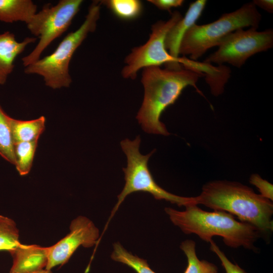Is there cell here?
I'll return each instance as SVG.
<instances>
[{
	"mask_svg": "<svg viewBox=\"0 0 273 273\" xmlns=\"http://www.w3.org/2000/svg\"><path fill=\"white\" fill-rule=\"evenodd\" d=\"M202 76L183 68L177 70L163 69L159 66L144 68L141 80L144 88V100L136 116L143 130L149 133L169 135L160 119L162 113L175 102L188 86H193L202 95L196 85Z\"/></svg>",
	"mask_w": 273,
	"mask_h": 273,
	"instance_id": "6da1fadb",
	"label": "cell"
},
{
	"mask_svg": "<svg viewBox=\"0 0 273 273\" xmlns=\"http://www.w3.org/2000/svg\"><path fill=\"white\" fill-rule=\"evenodd\" d=\"M196 198L197 205L236 215L240 221L256 227L262 235L273 230L272 201L240 183L220 180L208 182Z\"/></svg>",
	"mask_w": 273,
	"mask_h": 273,
	"instance_id": "7a4b0ae2",
	"label": "cell"
},
{
	"mask_svg": "<svg viewBox=\"0 0 273 273\" xmlns=\"http://www.w3.org/2000/svg\"><path fill=\"white\" fill-rule=\"evenodd\" d=\"M185 208L183 211L164 209L172 223L185 234H195L206 242H210L213 236H219L229 247H243L256 251L254 244L262 235L253 225L238 221L225 211H206L195 204Z\"/></svg>",
	"mask_w": 273,
	"mask_h": 273,
	"instance_id": "3957f363",
	"label": "cell"
},
{
	"mask_svg": "<svg viewBox=\"0 0 273 273\" xmlns=\"http://www.w3.org/2000/svg\"><path fill=\"white\" fill-rule=\"evenodd\" d=\"M100 1L93 2L80 26L68 33L52 54L25 67L24 72L41 76L45 84L53 89L68 87L72 82L70 62L88 34L95 31L100 15Z\"/></svg>",
	"mask_w": 273,
	"mask_h": 273,
	"instance_id": "277c9868",
	"label": "cell"
},
{
	"mask_svg": "<svg viewBox=\"0 0 273 273\" xmlns=\"http://www.w3.org/2000/svg\"><path fill=\"white\" fill-rule=\"evenodd\" d=\"M261 15L252 2L221 15L217 20L204 25H193L184 35L179 49L183 57L189 55L196 61L209 49L218 46L222 40L239 29L250 27L257 29Z\"/></svg>",
	"mask_w": 273,
	"mask_h": 273,
	"instance_id": "5b68a950",
	"label": "cell"
},
{
	"mask_svg": "<svg viewBox=\"0 0 273 273\" xmlns=\"http://www.w3.org/2000/svg\"><path fill=\"white\" fill-rule=\"evenodd\" d=\"M140 136L131 141L126 139L121 142L122 150L127 157V165L123 168L125 183L118 195V201L113 208L104 230L118 210L127 196L136 192H144L151 194L156 200H165L178 206L197 204L196 197H181L170 193L160 187L155 181L148 167V161L155 150L143 155L139 151Z\"/></svg>",
	"mask_w": 273,
	"mask_h": 273,
	"instance_id": "8992f818",
	"label": "cell"
},
{
	"mask_svg": "<svg viewBox=\"0 0 273 273\" xmlns=\"http://www.w3.org/2000/svg\"><path fill=\"white\" fill-rule=\"evenodd\" d=\"M82 3V0H61L55 6L44 7L34 15L27 27L39 37V41L33 51L22 59L25 67L39 59L49 46L67 30Z\"/></svg>",
	"mask_w": 273,
	"mask_h": 273,
	"instance_id": "52a82bcc",
	"label": "cell"
},
{
	"mask_svg": "<svg viewBox=\"0 0 273 273\" xmlns=\"http://www.w3.org/2000/svg\"><path fill=\"white\" fill-rule=\"evenodd\" d=\"M182 18L179 12L175 11L167 21H159L152 26L148 41L143 45L134 48L125 58V65L121 72L124 78L133 79L141 69L163 64L167 69L177 70L182 68L178 62L170 55L165 45L167 34Z\"/></svg>",
	"mask_w": 273,
	"mask_h": 273,
	"instance_id": "ba28073f",
	"label": "cell"
},
{
	"mask_svg": "<svg viewBox=\"0 0 273 273\" xmlns=\"http://www.w3.org/2000/svg\"><path fill=\"white\" fill-rule=\"evenodd\" d=\"M273 46V30L262 31L249 28L239 29L224 38L216 51L210 55L204 63L219 66L228 63L240 68L253 55L266 51Z\"/></svg>",
	"mask_w": 273,
	"mask_h": 273,
	"instance_id": "9c48e42d",
	"label": "cell"
},
{
	"mask_svg": "<svg viewBox=\"0 0 273 273\" xmlns=\"http://www.w3.org/2000/svg\"><path fill=\"white\" fill-rule=\"evenodd\" d=\"M70 232L55 245L48 247V260L46 269L66 263L77 249L97 246L99 230L89 218L79 216L70 225Z\"/></svg>",
	"mask_w": 273,
	"mask_h": 273,
	"instance_id": "30bf717a",
	"label": "cell"
},
{
	"mask_svg": "<svg viewBox=\"0 0 273 273\" xmlns=\"http://www.w3.org/2000/svg\"><path fill=\"white\" fill-rule=\"evenodd\" d=\"M13 264L10 273H35L46 269L48 247L20 243L10 252Z\"/></svg>",
	"mask_w": 273,
	"mask_h": 273,
	"instance_id": "8fae6325",
	"label": "cell"
},
{
	"mask_svg": "<svg viewBox=\"0 0 273 273\" xmlns=\"http://www.w3.org/2000/svg\"><path fill=\"white\" fill-rule=\"evenodd\" d=\"M207 3L205 0H197L190 4L185 16L169 31L165 40V48L170 54L180 64L179 49L181 41L188 30L201 16Z\"/></svg>",
	"mask_w": 273,
	"mask_h": 273,
	"instance_id": "7c38bea8",
	"label": "cell"
},
{
	"mask_svg": "<svg viewBox=\"0 0 273 273\" xmlns=\"http://www.w3.org/2000/svg\"><path fill=\"white\" fill-rule=\"evenodd\" d=\"M36 38L27 37L18 41L14 33H0V85L4 84L14 68V62L27 46L35 42Z\"/></svg>",
	"mask_w": 273,
	"mask_h": 273,
	"instance_id": "4fadbf2b",
	"label": "cell"
},
{
	"mask_svg": "<svg viewBox=\"0 0 273 273\" xmlns=\"http://www.w3.org/2000/svg\"><path fill=\"white\" fill-rule=\"evenodd\" d=\"M36 13L37 6L31 0H0L1 21L27 25Z\"/></svg>",
	"mask_w": 273,
	"mask_h": 273,
	"instance_id": "5bb4252c",
	"label": "cell"
},
{
	"mask_svg": "<svg viewBox=\"0 0 273 273\" xmlns=\"http://www.w3.org/2000/svg\"><path fill=\"white\" fill-rule=\"evenodd\" d=\"M46 118L42 116L31 120L23 121L10 118V125L14 144L19 142L38 141L45 129Z\"/></svg>",
	"mask_w": 273,
	"mask_h": 273,
	"instance_id": "9a60e30c",
	"label": "cell"
},
{
	"mask_svg": "<svg viewBox=\"0 0 273 273\" xmlns=\"http://www.w3.org/2000/svg\"><path fill=\"white\" fill-rule=\"evenodd\" d=\"M180 248L188 260V265L184 273H218L216 265L205 260H200L196 252V243L186 240L181 243Z\"/></svg>",
	"mask_w": 273,
	"mask_h": 273,
	"instance_id": "2e32d148",
	"label": "cell"
},
{
	"mask_svg": "<svg viewBox=\"0 0 273 273\" xmlns=\"http://www.w3.org/2000/svg\"><path fill=\"white\" fill-rule=\"evenodd\" d=\"M100 4L107 7L116 17L124 20L139 17L143 11V5L138 0H105Z\"/></svg>",
	"mask_w": 273,
	"mask_h": 273,
	"instance_id": "e0dca14e",
	"label": "cell"
},
{
	"mask_svg": "<svg viewBox=\"0 0 273 273\" xmlns=\"http://www.w3.org/2000/svg\"><path fill=\"white\" fill-rule=\"evenodd\" d=\"M38 141L14 144L16 168L20 175H27L32 166Z\"/></svg>",
	"mask_w": 273,
	"mask_h": 273,
	"instance_id": "ac0fdd59",
	"label": "cell"
},
{
	"mask_svg": "<svg viewBox=\"0 0 273 273\" xmlns=\"http://www.w3.org/2000/svg\"><path fill=\"white\" fill-rule=\"evenodd\" d=\"M111 255L112 260L124 264L136 273H156L150 267L147 260L134 255L127 251L119 242L113 244Z\"/></svg>",
	"mask_w": 273,
	"mask_h": 273,
	"instance_id": "d6986e66",
	"label": "cell"
},
{
	"mask_svg": "<svg viewBox=\"0 0 273 273\" xmlns=\"http://www.w3.org/2000/svg\"><path fill=\"white\" fill-rule=\"evenodd\" d=\"M10 118L0 105V155L15 165L14 144L10 125Z\"/></svg>",
	"mask_w": 273,
	"mask_h": 273,
	"instance_id": "ffe728a7",
	"label": "cell"
},
{
	"mask_svg": "<svg viewBox=\"0 0 273 273\" xmlns=\"http://www.w3.org/2000/svg\"><path fill=\"white\" fill-rule=\"evenodd\" d=\"M19 233L15 222L0 215V251L11 252L20 243Z\"/></svg>",
	"mask_w": 273,
	"mask_h": 273,
	"instance_id": "44dd1931",
	"label": "cell"
},
{
	"mask_svg": "<svg viewBox=\"0 0 273 273\" xmlns=\"http://www.w3.org/2000/svg\"><path fill=\"white\" fill-rule=\"evenodd\" d=\"M210 249L215 253L221 261L226 273H247L237 264H235L229 260L225 254L212 240L210 242Z\"/></svg>",
	"mask_w": 273,
	"mask_h": 273,
	"instance_id": "7402d4cb",
	"label": "cell"
},
{
	"mask_svg": "<svg viewBox=\"0 0 273 273\" xmlns=\"http://www.w3.org/2000/svg\"><path fill=\"white\" fill-rule=\"evenodd\" d=\"M249 182L258 189L260 195L272 201L273 185L271 184L263 179L259 174L255 173L250 176Z\"/></svg>",
	"mask_w": 273,
	"mask_h": 273,
	"instance_id": "603a6c76",
	"label": "cell"
},
{
	"mask_svg": "<svg viewBox=\"0 0 273 273\" xmlns=\"http://www.w3.org/2000/svg\"><path fill=\"white\" fill-rule=\"evenodd\" d=\"M148 2L160 10L168 11L172 8L181 6L184 3L183 0H149Z\"/></svg>",
	"mask_w": 273,
	"mask_h": 273,
	"instance_id": "cb8c5ba5",
	"label": "cell"
},
{
	"mask_svg": "<svg viewBox=\"0 0 273 273\" xmlns=\"http://www.w3.org/2000/svg\"><path fill=\"white\" fill-rule=\"evenodd\" d=\"M252 3L268 13L273 12V1L272 0H254Z\"/></svg>",
	"mask_w": 273,
	"mask_h": 273,
	"instance_id": "d4e9b609",
	"label": "cell"
},
{
	"mask_svg": "<svg viewBox=\"0 0 273 273\" xmlns=\"http://www.w3.org/2000/svg\"><path fill=\"white\" fill-rule=\"evenodd\" d=\"M35 273H53L51 270L43 269L40 271L37 272Z\"/></svg>",
	"mask_w": 273,
	"mask_h": 273,
	"instance_id": "484cf974",
	"label": "cell"
}]
</instances>
